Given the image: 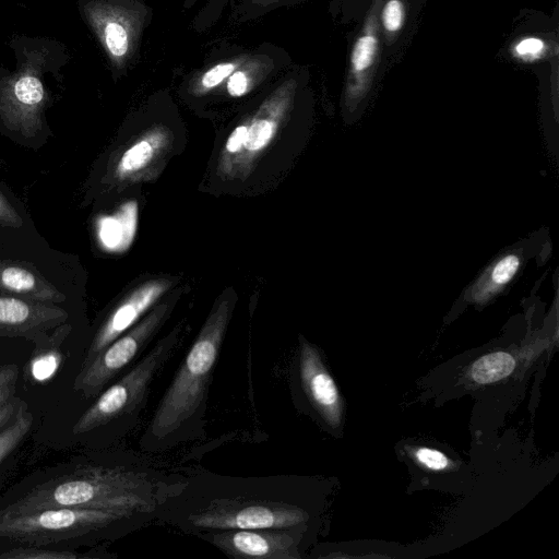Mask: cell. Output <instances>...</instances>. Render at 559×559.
I'll return each instance as SVG.
<instances>
[{"instance_id":"obj_3","label":"cell","mask_w":559,"mask_h":559,"mask_svg":"<svg viewBox=\"0 0 559 559\" xmlns=\"http://www.w3.org/2000/svg\"><path fill=\"white\" fill-rule=\"evenodd\" d=\"M233 304L213 307L139 440L143 453H163L203 439L207 399Z\"/></svg>"},{"instance_id":"obj_4","label":"cell","mask_w":559,"mask_h":559,"mask_svg":"<svg viewBox=\"0 0 559 559\" xmlns=\"http://www.w3.org/2000/svg\"><path fill=\"white\" fill-rule=\"evenodd\" d=\"M154 512L133 509L45 508L0 514V549L15 546L79 549L116 542L154 522Z\"/></svg>"},{"instance_id":"obj_30","label":"cell","mask_w":559,"mask_h":559,"mask_svg":"<svg viewBox=\"0 0 559 559\" xmlns=\"http://www.w3.org/2000/svg\"><path fill=\"white\" fill-rule=\"evenodd\" d=\"M228 93L231 96H242L248 90V78L242 71L231 73L227 83Z\"/></svg>"},{"instance_id":"obj_13","label":"cell","mask_w":559,"mask_h":559,"mask_svg":"<svg viewBox=\"0 0 559 559\" xmlns=\"http://www.w3.org/2000/svg\"><path fill=\"white\" fill-rule=\"evenodd\" d=\"M44 88L37 78H20L0 102V111L8 128L24 136H33L41 129L40 109Z\"/></svg>"},{"instance_id":"obj_27","label":"cell","mask_w":559,"mask_h":559,"mask_svg":"<svg viewBox=\"0 0 559 559\" xmlns=\"http://www.w3.org/2000/svg\"><path fill=\"white\" fill-rule=\"evenodd\" d=\"M23 221L14 207L0 192V225L7 227H20Z\"/></svg>"},{"instance_id":"obj_11","label":"cell","mask_w":559,"mask_h":559,"mask_svg":"<svg viewBox=\"0 0 559 559\" xmlns=\"http://www.w3.org/2000/svg\"><path fill=\"white\" fill-rule=\"evenodd\" d=\"M170 282L148 281L120 300L98 324L83 356L81 368L88 365L106 346L138 323L167 292Z\"/></svg>"},{"instance_id":"obj_20","label":"cell","mask_w":559,"mask_h":559,"mask_svg":"<svg viewBox=\"0 0 559 559\" xmlns=\"http://www.w3.org/2000/svg\"><path fill=\"white\" fill-rule=\"evenodd\" d=\"M34 423V416L28 411L26 402L21 406L15 419L0 431V467H2L22 442L26 439Z\"/></svg>"},{"instance_id":"obj_29","label":"cell","mask_w":559,"mask_h":559,"mask_svg":"<svg viewBox=\"0 0 559 559\" xmlns=\"http://www.w3.org/2000/svg\"><path fill=\"white\" fill-rule=\"evenodd\" d=\"M247 130V123L240 124L233 130L225 144V151L227 153L236 154L238 152H241L246 140Z\"/></svg>"},{"instance_id":"obj_7","label":"cell","mask_w":559,"mask_h":559,"mask_svg":"<svg viewBox=\"0 0 559 559\" xmlns=\"http://www.w3.org/2000/svg\"><path fill=\"white\" fill-rule=\"evenodd\" d=\"M311 526L289 528H242L197 535L229 558L301 559Z\"/></svg>"},{"instance_id":"obj_28","label":"cell","mask_w":559,"mask_h":559,"mask_svg":"<svg viewBox=\"0 0 559 559\" xmlns=\"http://www.w3.org/2000/svg\"><path fill=\"white\" fill-rule=\"evenodd\" d=\"M25 402L15 396L5 405L0 407V431H2L7 426H9L16 417L21 406Z\"/></svg>"},{"instance_id":"obj_8","label":"cell","mask_w":559,"mask_h":559,"mask_svg":"<svg viewBox=\"0 0 559 559\" xmlns=\"http://www.w3.org/2000/svg\"><path fill=\"white\" fill-rule=\"evenodd\" d=\"M551 251L549 234L540 229L502 250L464 289L457 300L462 307L485 305L503 293L533 259L544 262Z\"/></svg>"},{"instance_id":"obj_6","label":"cell","mask_w":559,"mask_h":559,"mask_svg":"<svg viewBox=\"0 0 559 559\" xmlns=\"http://www.w3.org/2000/svg\"><path fill=\"white\" fill-rule=\"evenodd\" d=\"M169 310L167 304L153 308L148 314L112 341L88 365L80 369L73 390L85 399H95L142 357Z\"/></svg>"},{"instance_id":"obj_24","label":"cell","mask_w":559,"mask_h":559,"mask_svg":"<svg viewBox=\"0 0 559 559\" xmlns=\"http://www.w3.org/2000/svg\"><path fill=\"white\" fill-rule=\"evenodd\" d=\"M20 368L16 364L0 365V407L16 396Z\"/></svg>"},{"instance_id":"obj_16","label":"cell","mask_w":559,"mask_h":559,"mask_svg":"<svg viewBox=\"0 0 559 559\" xmlns=\"http://www.w3.org/2000/svg\"><path fill=\"white\" fill-rule=\"evenodd\" d=\"M282 106H266L264 105L257 118L248 123L246 140L243 143V151L247 155H255L262 152L273 140L282 117Z\"/></svg>"},{"instance_id":"obj_15","label":"cell","mask_w":559,"mask_h":559,"mask_svg":"<svg viewBox=\"0 0 559 559\" xmlns=\"http://www.w3.org/2000/svg\"><path fill=\"white\" fill-rule=\"evenodd\" d=\"M138 224V204L135 201L124 203L112 216L99 222V239L110 251L126 250L133 241Z\"/></svg>"},{"instance_id":"obj_21","label":"cell","mask_w":559,"mask_h":559,"mask_svg":"<svg viewBox=\"0 0 559 559\" xmlns=\"http://www.w3.org/2000/svg\"><path fill=\"white\" fill-rule=\"evenodd\" d=\"M102 40L114 59L122 58L129 50V32L123 22L111 14L94 15Z\"/></svg>"},{"instance_id":"obj_14","label":"cell","mask_w":559,"mask_h":559,"mask_svg":"<svg viewBox=\"0 0 559 559\" xmlns=\"http://www.w3.org/2000/svg\"><path fill=\"white\" fill-rule=\"evenodd\" d=\"M0 292L46 304L66 299L63 294L32 267L10 261H0Z\"/></svg>"},{"instance_id":"obj_18","label":"cell","mask_w":559,"mask_h":559,"mask_svg":"<svg viewBox=\"0 0 559 559\" xmlns=\"http://www.w3.org/2000/svg\"><path fill=\"white\" fill-rule=\"evenodd\" d=\"M160 142V134H150L129 146L118 159L116 177L124 179L143 169L155 156Z\"/></svg>"},{"instance_id":"obj_5","label":"cell","mask_w":559,"mask_h":559,"mask_svg":"<svg viewBox=\"0 0 559 559\" xmlns=\"http://www.w3.org/2000/svg\"><path fill=\"white\" fill-rule=\"evenodd\" d=\"M181 326L174 328L116 381L105 388L72 427L76 437L88 436L109 448L132 432L140 420L157 374L181 341Z\"/></svg>"},{"instance_id":"obj_2","label":"cell","mask_w":559,"mask_h":559,"mask_svg":"<svg viewBox=\"0 0 559 559\" xmlns=\"http://www.w3.org/2000/svg\"><path fill=\"white\" fill-rule=\"evenodd\" d=\"M181 475L129 451L76 457L23 478L1 496L0 514L63 507L155 513Z\"/></svg>"},{"instance_id":"obj_26","label":"cell","mask_w":559,"mask_h":559,"mask_svg":"<svg viewBox=\"0 0 559 559\" xmlns=\"http://www.w3.org/2000/svg\"><path fill=\"white\" fill-rule=\"evenodd\" d=\"M235 71V64L231 62L218 63L211 68L202 76L201 83L205 88H213L223 82Z\"/></svg>"},{"instance_id":"obj_25","label":"cell","mask_w":559,"mask_h":559,"mask_svg":"<svg viewBox=\"0 0 559 559\" xmlns=\"http://www.w3.org/2000/svg\"><path fill=\"white\" fill-rule=\"evenodd\" d=\"M414 456L418 463L431 471H442L449 465V460L443 453L430 448L416 449Z\"/></svg>"},{"instance_id":"obj_9","label":"cell","mask_w":559,"mask_h":559,"mask_svg":"<svg viewBox=\"0 0 559 559\" xmlns=\"http://www.w3.org/2000/svg\"><path fill=\"white\" fill-rule=\"evenodd\" d=\"M383 0H372L362 27L356 36L349 56L343 110L348 122L355 121L367 100L380 60L379 12Z\"/></svg>"},{"instance_id":"obj_12","label":"cell","mask_w":559,"mask_h":559,"mask_svg":"<svg viewBox=\"0 0 559 559\" xmlns=\"http://www.w3.org/2000/svg\"><path fill=\"white\" fill-rule=\"evenodd\" d=\"M297 369L301 389L314 412L330 428L342 420V400L337 386L328 371L316 346L299 338Z\"/></svg>"},{"instance_id":"obj_22","label":"cell","mask_w":559,"mask_h":559,"mask_svg":"<svg viewBox=\"0 0 559 559\" xmlns=\"http://www.w3.org/2000/svg\"><path fill=\"white\" fill-rule=\"evenodd\" d=\"M406 20V5L403 0H385L379 12L380 27L388 43H392L401 33Z\"/></svg>"},{"instance_id":"obj_23","label":"cell","mask_w":559,"mask_h":559,"mask_svg":"<svg viewBox=\"0 0 559 559\" xmlns=\"http://www.w3.org/2000/svg\"><path fill=\"white\" fill-rule=\"evenodd\" d=\"M547 51L546 43L534 36L523 37L518 40L512 52L514 57L524 62H533L542 59Z\"/></svg>"},{"instance_id":"obj_10","label":"cell","mask_w":559,"mask_h":559,"mask_svg":"<svg viewBox=\"0 0 559 559\" xmlns=\"http://www.w3.org/2000/svg\"><path fill=\"white\" fill-rule=\"evenodd\" d=\"M69 314L62 308L0 292V336L35 342L36 348L51 341Z\"/></svg>"},{"instance_id":"obj_17","label":"cell","mask_w":559,"mask_h":559,"mask_svg":"<svg viewBox=\"0 0 559 559\" xmlns=\"http://www.w3.org/2000/svg\"><path fill=\"white\" fill-rule=\"evenodd\" d=\"M106 551L105 546L92 547L86 552L78 549H56L46 547L15 546L0 549V559H102L116 558Z\"/></svg>"},{"instance_id":"obj_19","label":"cell","mask_w":559,"mask_h":559,"mask_svg":"<svg viewBox=\"0 0 559 559\" xmlns=\"http://www.w3.org/2000/svg\"><path fill=\"white\" fill-rule=\"evenodd\" d=\"M515 367L514 357L503 350L478 358L471 368V377L478 384H488L508 377Z\"/></svg>"},{"instance_id":"obj_1","label":"cell","mask_w":559,"mask_h":559,"mask_svg":"<svg viewBox=\"0 0 559 559\" xmlns=\"http://www.w3.org/2000/svg\"><path fill=\"white\" fill-rule=\"evenodd\" d=\"M318 487L304 476L182 474L156 509L155 521L187 535L242 528L311 526Z\"/></svg>"}]
</instances>
